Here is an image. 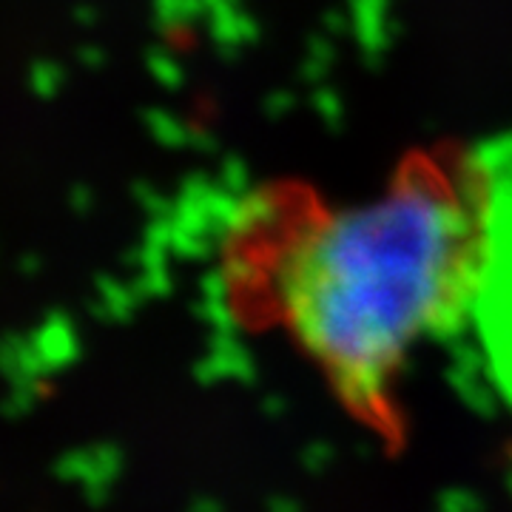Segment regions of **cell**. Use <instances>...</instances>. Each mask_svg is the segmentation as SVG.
I'll return each instance as SVG.
<instances>
[{
    "mask_svg": "<svg viewBox=\"0 0 512 512\" xmlns=\"http://www.w3.org/2000/svg\"><path fill=\"white\" fill-rule=\"evenodd\" d=\"M493 177L421 165L379 200L308 214L268 256V308L339 399L396 427L410 353L476 302Z\"/></svg>",
    "mask_w": 512,
    "mask_h": 512,
    "instance_id": "6da1fadb",
    "label": "cell"
}]
</instances>
